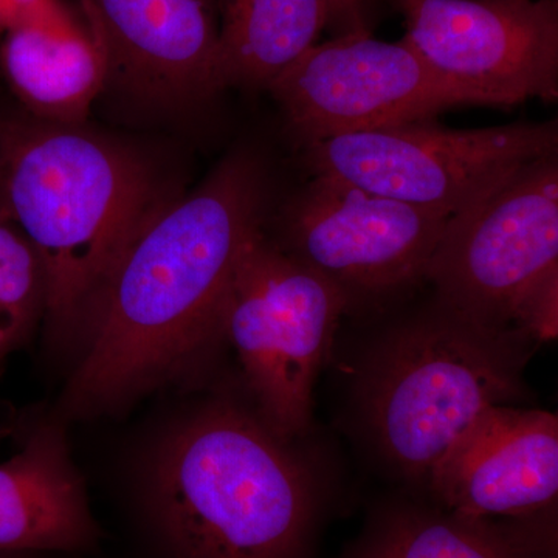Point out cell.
Instances as JSON below:
<instances>
[{
    "label": "cell",
    "instance_id": "cell-1",
    "mask_svg": "<svg viewBox=\"0 0 558 558\" xmlns=\"http://www.w3.org/2000/svg\"><path fill=\"white\" fill-rule=\"evenodd\" d=\"M260 229L263 182L245 156L223 160L199 189L168 202L106 279L53 421L116 413L218 339L231 275Z\"/></svg>",
    "mask_w": 558,
    "mask_h": 558
},
{
    "label": "cell",
    "instance_id": "cell-2",
    "mask_svg": "<svg viewBox=\"0 0 558 558\" xmlns=\"http://www.w3.org/2000/svg\"><path fill=\"white\" fill-rule=\"evenodd\" d=\"M168 202L137 154L83 124L0 123V215L38 253L51 339L84 333L117 260Z\"/></svg>",
    "mask_w": 558,
    "mask_h": 558
},
{
    "label": "cell",
    "instance_id": "cell-3",
    "mask_svg": "<svg viewBox=\"0 0 558 558\" xmlns=\"http://www.w3.org/2000/svg\"><path fill=\"white\" fill-rule=\"evenodd\" d=\"M150 502L178 558H304L317 519L310 470L258 413L229 400L161 442Z\"/></svg>",
    "mask_w": 558,
    "mask_h": 558
},
{
    "label": "cell",
    "instance_id": "cell-4",
    "mask_svg": "<svg viewBox=\"0 0 558 558\" xmlns=\"http://www.w3.org/2000/svg\"><path fill=\"white\" fill-rule=\"evenodd\" d=\"M529 341L520 330L488 328L444 306L385 333L360 373L357 400L392 468L427 483L484 411L519 395Z\"/></svg>",
    "mask_w": 558,
    "mask_h": 558
},
{
    "label": "cell",
    "instance_id": "cell-5",
    "mask_svg": "<svg viewBox=\"0 0 558 558\" xmlns=\"http://www.w3.org/2000/svg\"><path fill=\"white\" fill-rule=\"evenodd\" d=\"M349 299L260 229L242 250L219 314L258 416L290 442L306 432L312 392Z\"/></svg>",
    "mask_w": 558,
    "mask_h": 558
},
{
    "label": "cell",
    "instance_id": "cell-6",
    "mask_svg": "<svg viewBox=\"0 0 558 558\" xmlns=\"http://www.w3.org/2000/svg\"><path fill=\"white\" fill-rule=\"evenodd\" d=\"M553 123L449 130L410 121L304 148L311 171L450 219L529 161L557 153Z\"/></svg>",
    "mask_w": 558,
    "mask_h": 558
},
{
    "label": "cell",
    "instance_id": "cell-7",
    "mask_svg": "<svg viewBox=\"0 0 558 558\" xmlns=\"http://www.w3.org/2000/svg\"><path fill=\"white\" fill-rule=\"evenodd\" d=\"M554 267L557 153L529 161L451 216L424 278L438 290L440 306L488 328L510 329L517 301Z\"/></svg>",
    "mask_w": 558,
    "mask_h": 558
},
{
    "label": "cell",
    "instance_id": "cell-8",
    "mask_svg": "<svg viewBox=\"0 0 558 558\" xmlns=\"http://www.w3.org/2000/svg\"><path fill=\"white\" fill-rule=\"evenodd\" d=\"M267 90L303 148L337 135L435 120L444 110L472 105L405 39L385 43L366 28L315 44Z\"/></svg>",
    "mask_w": 558,
    "mask_h": 558
},
{
    "label": "cell",
    "instance_id": "cell-9",
    "mask_svg": "<svg viewBox=\"0 0 558 558\" xmlns=\"http://www.w3.org/2000/svg\"><path fill=\"white\" fill-rule=\"evenodd\" d=\"M403 39L472 105L558 97L557 0H399Z\"/></svg>",
    "mask_w": 558,
    "mask_h": 558
},
{
    "label": "cell",
    "instance_id": "cell-10",
    "mask_svg": "<svg viewBox=\"0 0 558 558\" xmlns=\"http://www.w3.org/2000/svg\"><path fill=\"white\" fill-rule=\"evenodd\" d=\"M447 220L314 175L288 209L282 248L336 282L348 299L384 295L425 277Z\"/></svg>",
    "mask_w": 558,
    "mask_h": 558
},
{
    "label": "cell",
    "instance_id": "cell-11",
    "mask_svg": "<svg viewBox=\"0 0 558 558\" xmlns=\"http://www.w3.org/2000/svg\"><path fill=\"white\" fill-rule=\"evenodd\" d=\"M439 509L481 520L548 515L558 494V421L539 410L492 407L427 481Z\"/></svg>",
    "mask_w": 558,
    "mask_h": 558
},
{
    "label": "cell",
    "instance_id": "cell-12",
    "mask_svg": "<svg viewBox=\"0 0 558 558\" xmlns=\"http://www.w3.org/2000/svg\"><path fill=\"white\" fill-rule=\"evenodd\" d=\"M108 60L109 81L160 105L223 89L219 0H80Z\"/></svg>",
    "mask_w": 558,
    "mask_h": 558
},
{
    "label": "cell",
    "instance_id": "cell-13",
    "mask_svg": "<svg viewBox=\"0 0 558 558\" xmlns=\"http://www.w3.org/2000/svg\"><path fill=\"white\" fill-rule=\"evenodd\" d=\"M0 68L28 116L83 124L109 83L105 50L61 0H43L3 35Z\"/></svg>",
    "mask_w": 558,
    "mask_h": 558
},
{
    "label": "cell",
    "instance_id": "cell-14",
    "mask_svg": "<svg viewBox=\"0 0 558 558\" xmlns=\"http://www.w3.org/2000/svg\"><path fill=\"white\" fill-rule=\"evenodd\" d=\"M101 537L60 422L0 464V553L86 550Z\"/></svg>",
    "mask_w": 558,
    "mask_h": 558
},
{
    "label": "cell",
    "instance_id": "cell-15",
    "mask_svg": "<svg viewBox=\"0 0 558 558\" xmlns=\"http://www.w3.org/2000/svg\"><path fill=\"white\" fill-rule=\"evenodd\" d=\"M550 520L499 523L403 506L374 524L352 558H553Z\"/></svg>",
    "mask_w": 558,
    "mask_h": 558
},
{
    "label": "cell",
    "instance_id": "cell-16",
    "mask_svg": "<svg viewBox=\"0 0 558 558\" xmlns=\"http://www.w3.org/2000/svg\"><path fill=\"white\" fill-rule=\"evenodd\" d=\"M337 17V0H219L223 87L269 89Z\"/></svg>",
    "mask_w": 558,
    "mask_h": 558
},
{
    "label": "cell",
    "instance_id": "cell-17",
    "mask_svg": "<svg viewBox=\"0 0 558 558\" xmlns=\"http://www.w3.org/2000/svg\"><path fill=\"white\" fill-rule=\"evenodd\" d=\"M46 307V275L38 253L0 215V365L27 343Z\"/></svg>",
    "mask_w": 558,
    "mask_h": 558
},
{
    "label": "cell",
    "instance_id": "cell-18",
    "mask_svg": "<svg viewBox=\"0 0 558 558\" xmlns=\"http://www.w3.org/2000/svg\"><path fill=\"white\" fill-rule=\"evenodd\" d=\"M510 326L531 340L550 341L558 333V267L546 271L517 301Z\"/></svg>",
    "mask_w": 558,
    "mask_h": 558
},
{
    "label": "cell",
    "instance_id": "cell-19",
    "mask_svg": "<svg viewBox=\"0 0 558 558\" xmlns=\"http://www.w3.org/2000/svg\"><path fill=\"white\" fill-rule=\"evenodd\" d=\"M40 2L43 0H0V35H5Z\"/></svg>",
    "mask_w": 558,
    "mask_h": 558
},
{
    "label": "cell",
    "instance_id": "cell-20",
    "mask_svg": "<svg viewBox=\"0 0 558 558\" xmlns=\"http://www.w3.org/2000/svg\"><path fill=\"white\" fill-rule=\"evenodd\" d=\"M365 5L366 0H337V7H339V17L337 20L347 21V32L366 28L365 22H363Z\"/></svg>",
    "mask_w": 558,
    "mask_h": 558
},
{
    "label": "cell",
    "instance_id": "cell-21",
    "mask_svg": "<svg viewBox=\"0 0 558 558\" xmlns=\"http://www.w3.org/2000/svg\"><path fill=\"white\" fill-rule=\"evenodd\" d=\"M10 554H2L0 553V558H9Z\"/></svg>",
    "mask_w": 558,
    "mask_h": 558
}]
</instances>
